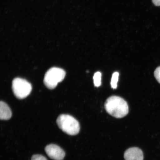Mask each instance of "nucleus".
Returning a JSON list of instances; mask_svg holds the SVG:
<instances>
[{
    "label": "nucleus",
    "mask_w": 160,
    "mask_h": 160,
    "mask_svg": "<svg viewBox=\"0 0 160 160\" xmlns=\"http://www.w3.org/2000/svg\"><path fill=\"white\" fill-rule=\"evenodd\" d=\"M106 111L110 115L117 118H121L129 112V106L122 98L117 96L110 97L105 104Z\"/></svg>",
    "instance_id": "nucleus-1"
},
{
    "label": "nucleus",
    "mask_w": 160,
    "mask_h": 160,
    "mask_svg": "<svg viewBox=\"0 0 160 160\" xmlns=\"http://www.w3.org/2000/svg\"><path fill=\"white\" fill-rule=\"evenodd\" d=\"M57 123L59 128L70 135H75L79 133L80 127L77 119L71 115L62 114L59 116Z\"/></svg>",
    "instance_id": "nucleus-2"
},
{
    "label": "nucleus",
    "mask_w": 160,
    "mask_h": 160,
    "mask_svg": "<svg viewBox=\"0 0 160 160\" xmlns=\"http://www.w3.org/2000/svg\"><path fill=\"white\" fill-rule=\"evenodd\" d=\"M66 73L60 68L53 67L48 70L45 73L44 83L49 89H53L65 78Z\"/></svg>",
    "instance_id": "nucleus-3"
},
{
    "label": "nucleus",
    "mask_w": 160,
    "mask_h": 160,
    "mask_svg": "<svg viewBox=\"0 0 160 160\" xmlns=\"http://www.w3.org/2000/svg\"><path fill=\"white\" fill-rule=\"evenodd\" d=\"M12 88L16 97L19 99L25 98L31 92V84L26 80L17 78L14 79L12 83Z\"/></svg>",
    "instance_id": "nucleus-4"
},
{
    "label": "nucleus",
    "mask_w": 160,
    "mask_h": 160,
    "mask_svg": "<svg viewBox=\"0 0 160 160\" xmlns=\"http://www.w3.org/2000/svg\"><path fill=\"white\" fill-rule=\"evenodd\" d=\"M45 151L48 157L54 160H63L65 155L64 151L61 147L53 144L47 145Z\"/></svg>",
    "instance_id": "nucleus-5"
},
{
    "label": "nucleus",
    "mask_w": 160,
    "mask_h": 160,
    "mask_svg": "<svg viewBox=\"0 0 160 160\" xmlns=\"http://www.w3.org/2000/svg\"><path fill=\"white\" fill-rule=\"evenodd\" d=\"M125 160H143L142 151L139 148L133 147L127 149L124 153Z\"/></svg>",
    "instance_id": "nucleus-6"
},
{
    "label": "nucleus",
    "mask_w": 160,
    "mask_h": 160,
    "mask_svg": "<svg viewBox=\"0 0 160 160\" xmlns=\"http://www.w3.org/2000/svg\"><path fill=\"white\" fill-rule=\"evenodd\" d=\"M12 117V112L9 106L4 102L0 103V119L3 120L9 119Z\"/></svg>",
    "instance_id": "nucleus-7"
},
{
    "label": "nucleus",
    "mask_w": 160,
    "mask_h": 160,
    "mask_svg": "<svg viewBox=\"0 0 160 160\" xmlns=\"http://www.w3.org/2000/svg\"><path fill=\"white\" fill-rule=\"evenodd\" d=\"M119 73L117 72H115L112 75L111 84L112 88L116 89L117 87V84L118 81Z\"/></svg>",
    "instance_id": "nucleus-8"
},
{
    "label": "nucleus",
    "mask_w": 160,
    "mask_h": 160,
    "mask_svg": "<svg viewBox=\"0 0 160 160\" xmlns=\"http://www.w3.org/2000/svg\"><path fill=\"white\" fill-rule=\"evenodd\" d=\"M102 73L101 72H97L94 75L93 82L95 87H99L101 85Z\"/></svg>",
    "instance_id": "nucleus-9"
},
{
    "label": "nucleus",
    "mask_w": 160,
    "mask_h": 160,
    "mask_svg": "<svg viewBox=\"0 0 160 160\" xmlns=\"http://www.w3.org/2000/svg\"><path fill=\"white\" fill-rule=\"evenodd\" d=\"M154 76L156 79L160 83V67H158L154 72Z\"/></svg>",
    "instance_id": "nucleus-10"
},
{
    "label": "nucleus",
    "mask_w": 160,
    "mask_h": 160,
    "mask_svg": "<svg viewBox=\"0 0 160 160\" xmlns=\"http://www.w3.org/2000/svg\"><path fill=\"white\" fill-rule=\"evenodd\" d=\"M31 160H47V159L42 155H36L32 156Z\"/></svg>",
    "instance_id": "nucleus-11"
},
{
    "label": "nucleus",
    "mask_w": 160,
    "mask_h": 160,
    "mask_svg": "<svg viewBox=\"0 0 160 160\" xmlns=\"http://www.w3.org/2000/svg\"><path fill=\"white\" fill-rule=\"evenodd\" d=\"M154 4L156 6H160V0H152Z\"/></svg>",
    "instance_id": "nucleus-12"
}]
</instances>
